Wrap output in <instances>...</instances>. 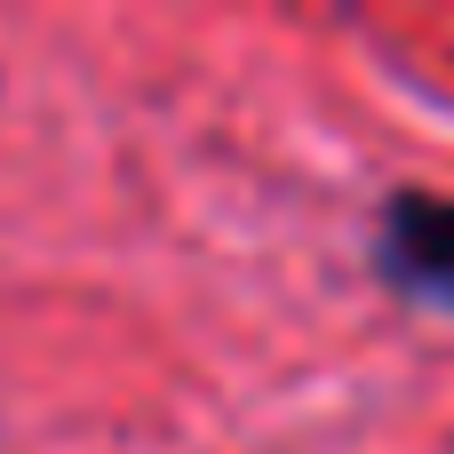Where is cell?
I'll return each instance as SVG.
<instances>
[{"mask_svg":"<svg viewBox=\"0 0 454 454\" xmlns=\"http://www.w3.org/2000/svg\"><path fill=\"white\" fill-rule=\"evenodd\" d=\"M383 263H391L399 287H415L431 303H454V200H439V192L391 200V215H383Z\"/></svg>","mask_w":454,"mask_h":454,"instance_id":"obj_1","label":"cell"}]
</instances>
